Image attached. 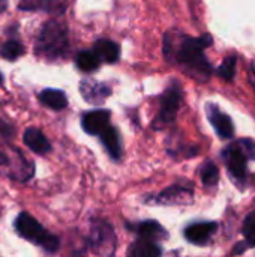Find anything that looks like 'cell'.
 I'll list each match as a JSON object with an SVG mask.
<instances>
[{"instance_id": "1", "label": "cell", "mask_w": 255, "mask_h": 257, "mask_svg": "<svg viewBox=\"0 0 255 257\" xmlns=\"http://www.w3.org/2000/svg\"><path fill=\"white\" fill-rule=\"evenodd\" d=\"M213 44L210 35H201L192 38L177 30L167 32L164 36V56L170 63L179 65L185 72L198 81H207L213 72V68L204 50Z\"/></svg>"}, {"instance_id": "2", "label": "cell", "mask_w": 255, "mask_h": 257, "mask_svg": "<svg viewBox=\"0 0 255 257\" xmlns=\"http://www.w3.org/2000/svg\"><path fill=\"white\" fill-rule=\"evenodd\" d=\"M35 51L38 56L48 60H57L69 51V33L65 23L59 20H48L42 24L36 38Z\"/></svg>"}, {"instance_id": "3", "label": "cell", "mask_w": 255, "mask_h": 257, "mask_svg": "<svg viewBox=\"0 0 255 257\" xmlns=\"http://www.w3.org/2000/svg\"><path fill=\"white\" fill-rule=\"evenodd\" d=\"M15 232L26 241L36 244L47 253H56L60 248L59 236L48 232L35 217L27 212H20L14 223Z\"/></svg>"}, {"instance_id": "4", "label": "cell", "mask_w": 255, "mask_h": 257, "mask_svg": "<svg viewBox=\"0 0 255 257\" xmlns=\"http://www.w3.org/2000/svg\"><path fill=\"white\" fill-rule=\"evenodd\" d=\"M224 163L233 178L243 181L248 175V161L255 160V142L251 139H242L225 148L222 154Z\"/></svg>"}, {"instance_id": "5", "label": "cell", "mask_w": 255, "mask_h": 257, "mask_svg": "<svg viewBox=\"0 0 255 257\" xmlns=\"http://www.w3.org/2000/svg\"><path fill=\"white\" fill-rule=\"evenodd\" d=\"M183 90L179 81H171L165 92L159 98V111L153 122V128H164L171 125L176 120L179 108L182 105Z\"/></svg>"}, {"instance_id": "6", "label": "cell", "mask_w": 255, "mask_h": 257, "mask_svg": "<svg viewBox=\"0 0 255 257\" xmlns=\"http://www.w3.org/2000/svg\"><path fill=\"white\" fill-rule=\"evenodd\" d=\"M87 242H89V247L98 254H104V256L114 254L116 235H114L113 226L105 221H95L90 229Z\"/></svg>"}, {"instance_id": "7", "label": "cell", "mask_w": 255, "mask_h": 257, "mask_svg": "<svg viewBox=\"0 0 255 257\" xmlns=\"http://www.w3.org/2000/svg\"><path fill=\"white\" fill-rule=\"evenodd\" d=\"M155 202L159 205H189L194 202V190L188 185L174 184L168 188H165L162 193H159L155 197Z\"/></svg>"}, {"instance_id": "8", "label": "cell", "mask_w": 255, "mask_h": 257, "mask_svg": "<svg viewBox=\"0 0 255 257\" xmlns=\"http://www.w3.org/2000/svg\"><path fill=\"white\" fill-rule=\"evenodd\" d=\"M216 230H218V224L215 221H198L186 226L183 230V236L188 242L201 247L209 244V241L216 233Z\"/></svg>"}, {"instance_id": "9", "label": "cell", "mask_w": 255, "mask_h": 257, "mask_svg": "<svg viewBox=\"0 0 255 257\" xmlns=\"http://www.w3.org/2000/svg\"><path fill=\"white\" fill-rule=\"evenodd\" d=\"M206 113L209 122L212 123L213 130L221 139H231L234 136V125L230 116H227L216 104L209 102L206 105Z\"/></svg>"}, {"instance_id": "10", "label": "cell", "mask_w": 255, "mask_h": 257, "mask_svg": "<svg viewBox=\"0 0 255 257\" xmlns=\"http://www.w3.org/2000/svg\"><path fill=\"white\" fill-rule=\"evenodd\" d=\"M111 111L108 110H92L81 116V126L90 136H99L105 128L110 126Z\"/></svg>"}, {"instance_id": "11", "label": "cell", "mask_w": 255, "mask_h": 257, "mask_svg": "<svg viewBox=\"0 0 255 257\" xmlns=\"http://www.w3.org/2000/svg\"><path fill=\"white\" fill-rule=\"evenodd\" d=\"M81 96L90 104H101L111 95V87L105 83H99L95 80L84 78L80 83Z\"/></svg>"}, {"instance_id": "12", "label": "cell", "mask_w": 255, "mask_h": 257, "mask_svg": "<svg viewBox=\"0 0 255 257\" xmlns=\"http://www.w3.org/2000/svg\"><path fill=\"white\" fill-rule=\"evenodd\" d=\"M66 6V0H18V9L26 12L44 11L48 14H63Z\"/></svg>"}, {"instance_id": "13", "label": "cell", "mask_w": 255, "mask_h": 257, "mask_svg": "<svg viewBox=\"0 0 255 257\" xmlns=\"http://www.w3.org/2000/svg\"><path fill=\"white\" fill-rule=\"evenodd\" d=\"M23 142H24V145L32 152H35L38 155H45V154L51 152V143H50V140L38 128H27L24 131Z\"/></svg>"}, {"instance_id": "14", "label": "cell", "mask_w": 255, "mask_h": 257, "mask_svg": "<svg viewBox=\"0 0 255 257\" xmlns=\"http://www.w3.org/2000/svg\"><path fill=\"white\" fill-rule=\"evenodd\" d=\"M161 254H162L161 245L156 241L143 236L134 241L128 250V256L131 257H159Z\"/></svg>"}, {"instance_id": "15", "label": "cell", "mask_w": 255, "mask_h": 257, "mask_svg": "<svg viewBox=\"0 0 255 257\" xmlns=\"http://www.w3.org/2000/svg\"><path fill=\"white\" fill-rule=\"evenodd\" d=\"M38 98H39L42 105H45L51 110H56V111L65 110L68 107V96L60 89H53V87L44 89L38 95Z\"/></svg>"}, {"instance_id": "16", "label": "cell", "mask_w": 255, "mask_h": 257, "mask_svg": "<svg viewBox=\"0 0 255 257\" xmlns=\"http://www.w3.org/2000/svg\"><path fill=\"white\" fill-rule=\"evenodd\" d=\"M131 230H135L140 236L143 238H149L153 241H161V239H167V230L155 220H147V221H141L138 224H132L128 226Z\"/></svg>"}, {"instance_id": "17", "label": "cell", "mask_w": 255, "mask_h": 257, "mask_svg": "<svg viewBox=\"0 0 255 257\" xmlns=\"http://www.w3.org/2000/svg\"><path fill=\"white\" fill-rule=\"evenodd\" d=\"M99 139H101V143L104 145V148L107 149L108 155L114 161L120 160V157H122V143H120L119 131L116 128H113V126H108L99 134Z\"/></svg>"}, {"instance_id": "18", "label": "cell", "mask_w": 255, "mask_h": 257, "mask_svg": "<svg viewBox=\"0 0 255 257\" xmlns=\"http://www.w3.org/2000/svg\"><path fill=\"white\" fill-rule=\"evenodd\" d=\"M93 51L98 54L101 62L107 63H116L120 57V48L111 39H98L93 45Z\"/></svg>"}, {"instance_id": "19", "label": "cell", "mask_w": 255, "mask_h": 257, "mask_svg": "<svg viewBox=\"0 0 255 257\" xmlns=\"http://www.w3.org/2000/svg\"><path fill=\"white\" fill-rule=\"evenodd\" d=\"M24 51H26V48H24L21 39H18L17 36L15 38H8L0 45V56L3 59L9 60V62H14L18 57H21L24 54Z\"/></svg>"}, {"instance_id": "20", "label": "cell", "mask_w": 255, "mask_h": 257, "mask_svg": "<svg viewBox=\"0 0 255 257\" xmlns=\"http://www.w3.org/2000/svg\"><path fill=\"white\" fill-rule=\"evenodd\" d=\"M75 65L83 72H93L99 68L101 59L93 50H83L75 56Z\"/></svg>"}, {"instance_id": "21", "label": "cell", "mask_w": 255, "mask_h": 257, "mask_svg": "<svg viewBox=\"0 0 255 257\" xmlns=\"http://www.w3.org/2000/svg\"><path fill=\"white\" fill-rule=\"evenodd\" d=\"M200 176H201L203 185L212 188V187H215V185L218 184V181H219V169L216 167L215 163L206 161V163L203 164V167H201Z\"/></svg>"}, {"instance_id": "22", "label": "cell", "mask_w": 255, "mask_h": 257, "mask_svg": "<svg viewBox=\"0 0 255 257\" xmlns=\"http://www.w3.org/2000/svg\"><path fill=\"white\" fill-rule=\"evenodd\" d=\"M242 232H243V236L246 239L245 245L248 248L255 247V212H251L246 215L243 226H242Z\"/></svg>"}, {"instance_id": "23", "label": "cell", "mask_w": 255, "mask_h": 257, "mask_svg": "<svg viewBox=\"0 0 255 257\" xmlns=\"http://www.w3.org/2000/svg\"><path fill=\"white\" fill-rule=\"evenodd\" d=\"M236 62H237V57L233 54V56H228L224 59L222 65L216 69V72L227 81H231L234 78V74H236Z\"/></svg>"}, {"instance_id": "24", "label": "cell", "mask_w": 255, "mask_h": 257, "mask_svg": "<svg viewBox=\"0 0 255 257\" xmlns=\"http://www.w3.org/2000/svg\"><path fill=\"white\" fill-rule=\"evenodd\" d=\"M14 136H15V128L11 123H8V122H5V120L0 119V137L8 142Z\"/></svg>"}, {"instance_id": "25", "label": "cell", "mask_w": 255, "mask_h": 257, "mask_svg": "<svg viewBox=\"0 0 255 257\" xmlns=\"http://www.w3.org/2000/svg\"><path fill=\"white\" fill-rule=\"evenodd\" d=\"M8 2H9V0H0V15H2L3 12H6V9H8Z\"/></svg>"}, {"instance_id": "26", "label": "cell", "mask_w": 255, "mask_h": 257, "mask_svg": "<svg viewBox=\"0 0 255 257\" xmlns=\"http://www.w3.org/2000/svg\"><path fill=\"white\" fill-rule=\"evenodd\" d=\"M251 84L255 90V68H252V72H251Z\"/></svg>"}, {"instance_id": "27", "label": "cell", "mask_w": 255, "mask_h": 257, "mask_svg": "<svg viewBox=\"0 0 255 257\" xmlns=\"http://www.w3.org/2000/svg\"><path fill=\"white\" fill-rule=\"evenodd\" d=\"M2 83H3V74L0 72V84H2Z\"/></svg>"}]
</instances>
